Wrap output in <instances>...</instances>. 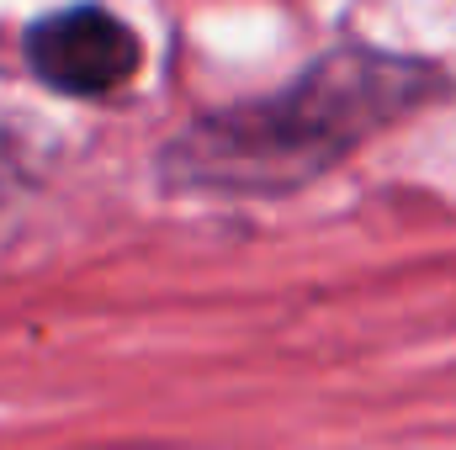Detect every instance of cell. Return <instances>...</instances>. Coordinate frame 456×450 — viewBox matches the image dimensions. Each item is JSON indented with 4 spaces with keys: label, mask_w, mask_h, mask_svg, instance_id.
Wrapping results in <instances>:
<instances>
[{
    "label": "cell",
    "mask_w": 456,
    "mask_h": 450,
    "mask_svg": "<svg viewBox=\"0 0 456 450\" xmlns=\"http://www.w3.org/2000/svg\"><path fill=\"white\" fill-rule=\"evenodd\" d=\"M441 96V64L371 43H340L281 91L181 127L159 154V186L218 202L297 197Z\"/></svg>",
    "instance_id": "6da1fadb"
},
{
    "label": "cell",
    "mask_w": 456,
    "mask_h": 450,
    "mask_svg": "<svg viewBox=\"0 0 456 450\" xmlns=\"http://www.w3.org/2000/svg\"><path fill=\"white\" fill-rule=\"evenodd\" d=\"M27 69L69 101H112L143 69V37L107 5H64L27 27Z\"/></svg>",
    "instance_id": "7a4b0ae2"
}]
</instances>
